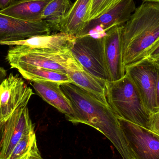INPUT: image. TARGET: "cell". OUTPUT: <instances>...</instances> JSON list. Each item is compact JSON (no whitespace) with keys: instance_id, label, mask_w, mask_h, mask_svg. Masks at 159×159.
Instances as JSON below:
<instances>
[{"instance_id":"cell-1","label":"cell","mask_w":159,"mask_h":159,"mask_svg":"<svg viewBox=\"0 0 159 159\" xmlns=\"http://www.w3.org/2000/svg\"><path fill=\"white\" fill-rule=\"evenodd\" d=\"M61 88L73 111L65 116L67 120L74 124L83 123L96 129L108 138L122 159H132L117 116L110 106L74 83H61Z\"/></svg>"},{"instance_id":"cell-2","label":"cell","mask_w":159,"mask_h":159,"mask_svg":"<svg viewBox=\"0 0 159 159\" xmlns=\"http://www.w3.org/2000/svg\"><path fill=\"white\" fill-rule=\"evenodd\" d=\"M125 69L148 58L159 44V3L143 2L122 31Z\"/></svg>"},{"instance_id":"cell-3","label":"cell","mask_w":159,"mask_h":159,"mask_svg":"<svg viewBox=\"0 0 159 159\" xmlns=\"http://www.w3.org/2000/svg\"><path fill=\"white\" fill-rule=\"evenodd\" d=\"M106 91L108 104L117 117L150 130L151 114L126 74L119 80L107 81Z\"/></svg>"},{"instance_id":"cell-4","label":"cell","mask_w":159,"mask_h":159,"mask_svg":"<svg viewBox=\"0 0 159 159\" xmlns=\"http://www.w3.org/2000/svg\"><path fill=\"white\" fill-rule=\"evenodd\" d=\"M70 51L74 57L88 72L99 79L109 81L103 36L86 35L76 37Z\"/></svg>"},{"instance_id":"cell-5","label":"cell","mask_w":159,"mask_h":159,"mask_svg":"<svg viewBox=\"0 0 159 159\" xmlns=\"http://www.w3.org/2000/svg\"><path fill=\"white\" fill-rule=\"evenodd\" d=\"M70 53V50L52 52L26 46L15 45L9 49L6 59L9 65L24 63L66 73L65 65Z\"/></svg>"},{"instance_id":"cell-6","label":"cell","mask_w":159,"mask_h":159,"mask_svg":"<svg viewBox=\"0 0 159 159\" xmlns=\"http://www.w3.org/2000/svg\"><path fill=\"white\" fill-rule=\"evenodd\" d=\"M132 159H159V135L118 117Z\"/></svg>"},{"instance_id":"cell-7","label":"cell","mask_w":159,"mask_h":159,"mask_svg":"<svg viewBox=\"0 0 159 159\" xmlns=\"http://www.w3.org/2000/svg\"><path fill=\"white\" fill-rule=\"evenodd\" d=\"M125 70L126 74L135 85L148 112L151 114L157 111L156 88L159 65L148 58L127 67Z\"/></svg>"},{"instance_id":"cell-8","label":"cell","mask_w":159,"mask_h":159,"mask_svg":"<svg viewBox=\"0 0 159 159\" xmlns=\"http://www.w3.org/2000/svg\"><path fill=\"white\" fill-rule=\"evenodd\" d=\"M33 94L18 75L10 74L0 84V120L5 122L16 110L27 106Z\"/></svg>"},{"instance_id":"cell-9","label":"cell","mask_w":159,"mask_h":159,"mask_svg":"<svg viewBox=\"0 0 159 159\" xmlns=\"http://www.w3.org/2000/svg\"><path fill=\"white\" fill-rule=\"evenodd\" d=\"M136 9L134 0H122L96 18L88 21L78 36L101 37L110 29L124 25Z\"/></svg>"},{"instance_id":"cell-10","label":"cell","mask_w":159,"mask_h":159,"mask_svg":"<svg viewBox=\"0 0 159 159\" xmlns=\"http://www.w3.org/2000/svg\"><path fill=\"white\" fill-rule=\"evenodd\" d=\"M51 30L43 20L28 21L0 13V43L49 35Z\"/></svg>"},{"instance_id":"cell-11","label":"cell","mask_w":159,"mask_h":159,"mask_svg":"<svg viewBox=\"0 0 159 159\" xmlns=\"http://www.w3.org/2000/svg\"><path fill=\"white\" fill-rule=\"evenodd\" d=\"M123 26L114 27L103 36L105 61L109 81L119 80L126 74L122 43Z\"/></svg>"},{"instance_id":"cell-12","label":"cell","mask_w":159,"mask_h":159,"mask_svg":"<svg viewBox=\"0 0 159 159\" xmlns=\"http://www.w3.org/2000/svg\"><path fill=\"white\" fill-rule=\"evenodd\" d=\"M33 129L28 107L16 110L5 122L1 159H7L22 136Z\"/></svg>"},{"instance_id":"cell-13","label":"cell","mask_w":159,"mask_h":159,"mask_svg":"<svg viewBox=\"0 0 159 159\" xmlns=\"http://www.w3.org/2000/svg\"><path fill=\"white\" fill-rule=\"evenodd\" d=\"M65 68L66 73L73 83L89 92L102 102L109 105L106 97V81L88 72L75 59L71 53L67 59Z\"/></svg>"},{"instance_id":"cell-14","label":"cell","mask_w":159,"mask_h":159,"mask_svg":"<svg viewBox=\"0 0 159 159\" xmlns=\"http://www.w3.org/2000/svg\"><path fill=\"white\" fill-rule=\"evenodd\" d=\"M71 34L60 32L49 35L34 36L25 40L0 43L8 46L23 45L52 52H65L70 50L76 39Z\"/></svg>"},{"instance_id":"cell-15","label":"cell","mask_w":159,"mask_h":159,"mask_svg":"<svg viewBox=\"0 0 159 159\" xmlns=\"http://www.w3.org/2000/svg\"><path fill=\"white\" fill-rule=\"evenodd\" d=\"M32 86L44 101L65 116L72 114L70 102L61 88V83L55 81H32Z\"/></svg>"},{"instance_id":"cell-16","label":"cell","mask_w":159,"mask_h":159,"mask_svg":"<svg viewBox=\"0 0 159 159\" xmlns=\"http://www.w3.org/2000/svg\"><path fill=\"white\" fill-rule=\"evenodd\" d=\"M51 0H15L0 13L28 21L42 20L43 11Z\"/></svg>"},{"instance_id":"cell-17","label":"cell","mask_w":159,"mask_h":159,"mask_svg":"<svg viewBox=\"0 0 159 159\" xmlns=\"http://www.w3.org/2000/svg\"><path fill=\"white\" fill-rule=\"evenodd\" d=\"M92 0H75L60 25V32L78 36L86 25Z\"/></svg>"},{"instance_id":"cell-18","label":"cell","mask_w":159,"mask_h":159,"mask_svg":"<svg viewBox=\"0 0 159 159\" xmlns=\"http://www.w3.org/2000/svg\"><path fill=\"white\" fill-rule=\"evenodd\" d=\"M18 70L24 79L32 81H50L61 83H73L66 73L36 67L24 63L10 65Z\"/></svg>"},{"instance_id":"cell-19","label":"cell","mask_w":159,"mask_h":159,"mask_svg":"<svg viewBox=\"0 0 159 159\" xmlns=\"http://www.w3.org/2000/svg\"><path fill=\"white\" fill-rule=\"evenodd\" d=\"M72 4L70 0H51L43 11L42 20L46 22L51 30L58 31Z\"/></svg>"},{"instance_id":"cell-20","label":"cell","mask_w":159,"mask_h":159,"mask_svg":"<svg viewBox=\"0 0 159 159\" xmlns=\"http://www.w3.org/2000/svg\"><path fill=\"white\" fill-rule=\"evenodd\" d=\"M7 159H43L37 146L34 129L22 136Z\"/></svg>"},{"instance_id":"cell-21","label":"cell","mask_w":159,"mask_h":159,"mask_svg":"<svg viewBox=\"0 0 159 159\" xmlns=\"http://www.w3.org/2000/svg\"><path fill=\"white\" fill-rule=\"evenodd\" d=\"M121 1L122 0H92L87 22L102 15Z\"/></svg>"},{"instance_id":"cell-22","label":"cell","mask_w":159,"mask_h":159,"mask_svg":"<svg viewBox=\"0 0 159 159\" xmlns=\"http://www.w3.org/2000/svg\"><path fill=\"white\" fill-rule=\"evenodd\" d=\"M150 130L159 135V109L150 115Z\"/></svg>"},{"instance_id":"cell-23","label":"cell","mask_w":159,"mask_h":159,"mask_svg":"<svg viewBox=\"0 0 159 159\" xmlns=\"http://www.w3.org/2000/svg\"><path fill=\"white\" fill-rule=\"evenodd\" d=\"M5 126V122H2L0 120V159H1L2 149L3 142L4 136Z\"/></svg>"},{"instance_id":"cell-24","label":"cell","mask_w":159,"mask_h":159,"mask_svg":"<svg viewBox=\"0 0 159 159\" xmlns=\"http://www.w3.org/2000/svg\"><path fill=\"white\" fill-rule=\"evenodd\" d=\"M148 58L151 60L156 61L159 59V44L157 48H155L153 51L149 54Z\"/></svg>"},{"instance_id":"cell-25","label":"cell","mask_w":159,"mask_h":159,"mask_svg":"<svg viewBox=\"0 0 159 159\" xmlns=\"http://www.w3.org/2000/svg\"><path fill=\"white\" fill-rule=\"evenodd\" d=\"M15 0H0V10L8 7Z\"/></svg>"},{"instance_id":"cell-26","label":"cell","mask_w":159,"mask_h":159,"mask_svg":"<svg viewBox=\"0 0 159 159\" xmlns=\"http://www.w3.org/2000/svg\"><path fill=\"white\" fill-rule=\"evenodd\" d=\"M156 104H157V110L159 109V70L158 77L157 82V88H156Z\"/></svg>"},{"instance_id":"cell-27","label":"cell","mask_w":159,"mask_h":159,"mask_svg":"<svg viewBox=\"0 0 159 159\" xmlns=\"http://www.w3.org/2000/svg\"><path fill=\"white\" fill-rule=\"evenodd\" d=\"M7 75V71L2 67H0V84L6 78Z\"/></svg>"},{"instance_id":"cell-28","label":"cell","mask_w":159,"mask_h":159,"mask_svg":"<svg viewBox=\"0 0 159 159\" xmlns=\"http://www.w3.org/2000/svg\"><path fill=\"white\" fill-rule=\"evenodd\" d=\"M143 2H153L159 3V0H143Z\"/></svg>"},{"instance_id":"cell-29","label":"cell","mask_w":159,"mask_h":159,"mask_svg":"<svg viewBox=\"0 0 159 159\" xmlns=\"http://www.w3.org/2000/svg\"><path fill=\"white\" fill-rule=\"evenodd\" d=\"M156 63H157V64H158V65L159 66V59L158 60H157V61H156Z\"/></svg>"}]
</instances>
